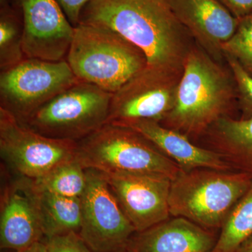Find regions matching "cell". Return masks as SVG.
I'll list each match as a JSON object with an SVG mask.
<instances>
[{
  "instance_id": "6da1fadb",
  "label": "cell",
  "mask_w": 252,
  "mask_h": 252,
  "mask_svg": "<svg viewBox=\"0 0 252 252\" xmlns=\"http://www.w3.org/2000/svg\"><path fill=\"white\" fill-rule=\"evenodd\" d=\"M79 23L112 30L140 49L147 67L171 75L184 59L185 27L168 0H91Z\"/></svg>"
},
{
  "instance_id": "7a4b0ae2",
  "label": "cell",
  "mask_w": 252,
  "mask_h": 252,
  "mask_svg": "<svg viewBox=\"0 0 252 252\" xmlns=\"http://www.w3.org/2000/svg\"><path fill=\"white\" fill-rule=\"evenodd\" d=\"M66 61L79 80L114 94L147 66L140 49L116 32L79 23Z\"/></svg>"
},
{
  "instance_id": "3957f363",
  "label": "cell",
  "mask_w": 252,
  "mask_h": 252,
  "mask_svg": "<svg viewBox=\"0 0 252 252\" xmlns=\"http://www.w3.org/2000/svg\"><path fill=\"white\" fill-rule=\"evenodd\" d=\"M252 183V177L241 172L182 170L170 186V216L183 217L209 230L220 228Z\"/></svg>"
},
{
  "instance_id": "277c9868",
  "label": "cell",
  "mask_w": 252,
  "mask_h": 252,
  "mask_svg": "<svg viewBox=\"0 0 252 252\" xmlns=\"http://www.w3.org/2000/svg\"><path fill=\"white\" fill-rule=\"evenodd\" d=\"M77 142L76 158L85 169L104 173L157 174L173 180L182 169L130 127L106 124Z\"/></svg>"
},
{
  "instance_id": "5b68a950",
  "label": "cell",
  "mask_w": 252,
  "mask_h": 252,
  "mask_svg": "<svg viewBox=\"0 0 252 252\" xmlns=\"http://www.w3.org/2000/svg\"><path fill=\"white\" fill-rule=\"evenodd\" d=\"M112 95L79 80L19 122L51 138L79 142L107 124Z\"/></svg>"
},
{
  "instance_id": "8992f818",
  "label": "cell",
  "mask_w": 252,
  "mask_h": 252,
  "mask_svg": "<svg viewBox=\"0 0 252 252\" xmlns=\"http://www.w3.org/2000/svg\"><path fill=\"white\" fill-rule=\"evenodd\" d=\"M228 80L198 51L186 56L175 103L163 121L175 130L199 133L220 119L230 97Z\"/></svg>"
},
{
  "instance_id": "52a82bcc",
  "label": "cell",
  "mask_w": 252,
  "mask_h": 252,
  "mask_svg": "<svg viewBox=\"0 0 252 252\" xmlns=\"http://www.w3.org/2000/svg\"><path fill=\"white\" fill-rule=\"evenodd\" d=\"M79 81L66 60L26 58L14 67L0 72V108L23 122Z\"/></svg>"
},
{
  "instance_id": "ba28073f",
  "label": "cell",
  "mask_w": 252,
  "mask_h": 252,
  "mask_svg": "<svg viewBox=\"0 0 252 252\" xmlns=\"http://www.w3.org/2000/svg\"><path fill=\"white\" fill-rule=\"evenodd\" d=\"M87 184L81 203L79 234L93 252H122L127 250L137 232L117 198L104 174L86 169Z\"/></svg>"
},
{
  "instance_id": "9c48e42d",
  "label": "cell",
  "mask_w": 252,
  "mask_h": 252,
  "mask_svg": "<svg viewBox=\"0 0 252 252\" xmlns=\"http://www.w3.org/2000/svg\"><path fill=\"white\" fill-rule=\"evenodd\" d=\"M77 142L51 138L0 108V155L17 176L34 180L76 157Z\"/></svg>"
},
{
  "instance_id": "30bf717a",
  "label": "cell",
  "mask_w": 252,
  "mask_h": 252,
  "mask_svg": "<svg viewBox=\"0 0 252 252\" xmlns=\"http://www.w3.org/2000/svg\"><path fill=\"white\" fill-rule=\"evenodd\" d=\"M23 26V48L29 59L66 60L74 34L58 0H10Z\"/></svg>"
},
{
  "instance_id": "8fae6325",
  "label": "cell",
  "mask_w": 252,
  "mask_h": 252,
  "mask_svg": "<svg viewBox=\"0 0 252 252\" xmlns=\"http://www.w3.org/2000/svg\"><path fill=\"white\" fill-rule=\"evenodd\" d=\"M102 173L137 233L170 218L172 180L168 177L137 172Z\"/></svg>"
},
{
  "instance_id": "7c38bea8",
  "label": "cell",
  "mask_w": 252,
  "mask_h": 252,
  "mask_svg": "<svg viewBox=\"0 0 252 252\" xmlns=\"http://www.w3.org/2000/svg\"><path fill=\"white\" fill-rule=\"evenodd\" d=\"M177 87L171 75L147 66L113 94L107 124L162 122L175 105Z\"/></svg>"
},
{
  "instance_id": "4fadbf2b",
  "label": "cell",
  "mask_w": 252,
  "mask_h": 252,
  "mask_svg": "<svg viewBox=\"0 0 252 252\" xmlns=\"http://www.w3.org/2000/svg\"><path fill=\"white\" fill-rule=\"evenodd\" d=\"M44 238L33 181L18 176L1 191L0 248L19 252Z\"/></svg>"
},
{
  "instance_id": "5bb4252c",
  "label": "cell",
  "mask_w": 252,
  "mask_h": 252,
  "mask_svg": "<svg viewBox=\"0 0 252 252\" xmlns=\"http://www.w3.org/2000/svg\"><path fill=\"white\" fill-rule=\"evenodd\" d=\"M160 222L136 233L127 245L128 252H211L217 237L183 217Z\"/></svg>"
},
{
  "instance_id": "9a60e30c",
  "label": "cell",
  "mask_w": 252,
  "mask_h": 252,
  "mask_svg": "<svg viewBox=\"0 0 252 252\" xmlns=\"http://www.w3.org/2000/svg\"><path fill=\"white\" fill-rule=\"evenodd\" d=\"M120 126L140 133L185 171L200 168L231 171L233 168L221 154L195 146L185 135L164 127L159 122L134 121Z\"/></svg>"
},
{
  "instance_id": "2e32d148",
  "label": "cell",
  "mask_w": 252,
  "mask_h": 252,
  "mask_svg": "<svg viewBox=\"0 0 252 252\" xmlns=\"http://www.w3.org/2000/svg\"><path fill=\"white\" fill-rule=\"evenodd\" d=\"M181 24L205 44L220 46L233 36L239 20L219 0H168Z\"/></svg>"
},
{
  "instance_id": "e0dca14e",
  "label": "cell",
  "mask_w": 252,
  "mask_h": 252,
  "mask_svg": "<svg viewBox=\"0 0 252 252\" xmlns=\"http://www.w3.org/2000/svg\"><path fill=\"white\" fill-rule=\"evenodd\" d=\"M213 130L217 152L236 171L252 178V117L240 120L220 117Z\"/></svg>"
},
{
  "instance_id": "ac0fdd59",
  "label": "cell",
  "mask_w": 252,
  "mask_h": 252,
  "mask_svg": "<svg viewBox=\"0 0 252 252\" xmlns=\"http://www.w3.org/2000/svg\"><path fill=\"white\" fill-rule=\"evenodd\" d=\"M36 190L44 238L69 232L79 233L81 222V198H67Z\"/></svg>"
},
{
  "instance_id": "d6986e66",
  "label": "cell",
  "mask_w": 252,
  "mask_h": 252,
  "mask_svg": "<svg viewBox=\"0 0 252 252\" xmlns=\"http://www.w3.org/2000/svg\"><path fill=\"white\" fill-rule=\"evenodd\" d=\"M32 181L39 191L80 198L86 189L87 177L86 169L75 157L59 164L45 175Z\"/></svg>"
},
{
  "instance_id": "ffe728a7",
  "label": "cell",
  "mask_w": 252,
  "mask_h": 252,
  "mask_svg": "<svg viewBox=\"0 0 252 252\" xmlns=\"http://www.w3.org/2000/svg\"><path fill=\"white\" fill-rule=\"evenodd\" d=\"M252 234V183L227 217L211 252H236Z\"/></svg>"
},
{
  "instance_id": "44dd1931",
  "label": "cell",
  "mask_w": 252,
  "mask_h": 252,
  "mask_svg": "<svg viewBox=\"0 0 252 252\" xmlns=\"http://www.w3.org/2000/svg\"><path fill=\"white\" fill-rule=\"evenodd\" d=\"M23 38V21L19 11L11 2L0 6V72L26 59Z\"/></svg>"
},
{
  "instance_id": "7402d4cb",
  "label": "cell",
  "mask_w": 252,
  "mask_h": 252,
  "mask_svg": "<svg viewBox=\"0 0 252 252\" xmlns=\"http://www.w3.org/2000/svg\"><path fill=\"white\" fill-rule=\"evenodd\" d=\"M221 49L237 60L252 75V18L250 15L239 20L235 34L222 44Z\"/></svg>"
},
{
  "instance_id": "603a6c76",
  "label": "cell",
  "mask_w": 252,
  "mask_h": 252,
  "mask_svg": "<svg viewBox=\"0 0 252 252\" xmlns=\"http://www.w3.org/2000/svg\"><path fill=\"white\" fill-rule=\"evenodd\" d=\"M227 56L240 94L242 109L244 114L242 119L252 117V75L234 58L228 55Z\"/></svg>"
},
{
  "instance_id": "cb8c5ba5",
  "label": "cell",
  "mask_w": 252,
  "mask_h": 252,
  "mask_svg": "<svg viewBox=\"0 0 252 252\" xmlns=\"http://www.w3.org/2000/svg\"><path fill=\"white\" fill-rule=\"evenodd\" d=\"M43 241L49 252H93L77 232L55 235Z\"/></svg>"
},
{
  "instance_id": "d4e9b609",
  "label": "cell",
  "mask_w": 252,
  "mask_h": 252,
  "mask_svg": "<svg viewBox=\"0 0 252 252\" xmlns=\"http://www.w3.org/2000/svg\"><path fill=\"white\" fill-rule=\"evenodd\" d=\"M91 0H58L73 27L79 24L81 11Z\"/></svg>"
},
{
  "instance_id": "484cf974",
  "label": "cell",
  "mask_w": 252,
  "mask_h": 252,
  "mask_svg": "<svg viewBox=\"0 0 252 252\" xmlns=\"http://www.w3.org/2000/svg\"><path fill=\"white\" fill-rule=\"evenodd\" d=\"M238 20L252 14V0H219Z\"/></svg>"
},
{
  "instance_id": "4316f807",
  "label": "cell",
  "mask_w": 252,
  "mask_h": 252,
  "mask_svg": "<svg viewBox=\"0 0 252 252\" xmlns=\"http://www.w3.org/2000/svg\"><path fill=\"white\" fill-rule=\"evenodd\" d=\"M19 252H49L45 243L43 240L33 244L29 248L25 249Z\"/></svg>"
},
{
  "instance_id": "83f0119b",
  "label": "cell",
  "mask_w": 252,
  "mask_h": 252,
  "mask_svg": "<svg viewBox=\"0 0 252 252\" xmlns=\"http://www.w3.org/2000/svg\"><path fill=\"white\" fill-rule=\"evenodd\" d=\"M236 252H252V234L239 246Z\"/></svg>"
},
{
  "instance_id": "f1b7e54d",
  "label": "cell",
  "mask_w": 252,
  "mask_h": 252,
  "mask_svg": "<svg viewBox=\"0 0 252 252\" xmlns=\"http://www.w3.org/2000/svg\"><path fill=\"white\" fill-rule=\"evenodd\" d=\"M10 3V0H0V6Z\"/></svg>"
},
{
  "instance_id": "f546056e",
  "label": "cell",
  "mask_w": 252,
  "mask_h": 252,
  "mask_svg": "<svg viewBox=\"0 0 252 252\" xmlns=\"http://www.w3.org/2000/svg\"><path fill=\"white\" fill-rule=\"evenodd\" d=\"M128 252L127 251V250H126V251H124V252Z\"/></svg>"
},
{
  "instance_id": "4dcf8cb0",
  "label": "cell",
  "mask_w": 252,
  "mask_h": 252,
  "mask_svg": "<svg viewBox=\"0 0 252 252\" xmlns=\"http://www.w3.org/2000/svg\"><path fill=\"white\" fill-rule=\"evenodd\" d=\"M250 16H251V17L252 18V14H250Z\"/></svg>"
}]
</instances>
